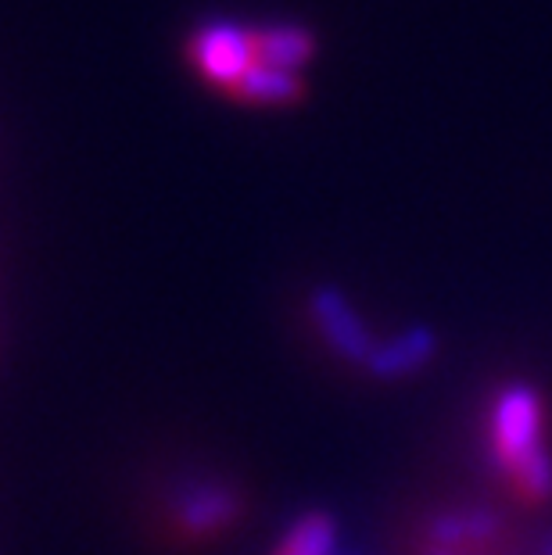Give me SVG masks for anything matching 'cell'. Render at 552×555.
Returning <instances> with one entry per match:
<instances>
[{
    "instance_id": "obj_3",
    "label": "cell",
    "mask_w": 552,
    "mask_h": 555,
    "mask_svg": "<svg viewBox=\"0 0 552 555\" xmlns=\"http://www.w3.org/2000/svg\"><path fill=\"white\" fill-rule=\"evenodd\" d=\"M312 315H316V326H320V334L331 340V348L337 351V356L370 365L377 345L370 340L367 326L359 323L356 309H351V305L341 298L337 291H320V294H316V298H312Z\"/></svg>"
},
{
    "instance_id": "obj_5",
    "label": "cell",
    "mask_w": 552,
    "mask_h": 555,
    "mask_svg": "<svg viewBox=\"0 0 552 555\" xmlns=\"http://www.w3.org/2000/svg\"><path fill=\"white\" fill-rule=\"evenodd\" d=\"M269 555H348L341 548V530L331 513H305L291 524Z\"/></svg>"
},
{
    "instance_id": "obj_6",
    "label": "cell",
    "mask_w": 552,
    "mask_h": 555,
    "mask_svg": "<svg viewBox=\"0 0 552 555\" xmlns=\"http://www.w3.org/2000/svg\"><path fill=\"white\" fill-rule=\"evenodd\" d=\"M431 356H434V337L427 330H409V334L391 337L387 345L373 351L367 370L373 376H381V380H398V376H409L413 370H420Z\"/></svg>"
},
{
    "instance_id": "obj_1",
    "label": "cell",
    "mask_w": 552,
    "mask_h": 555,
    "mask_svg": "<svg viewBox=\"0 0 552 555\" xmlns=\"http://www.w3.org/2000/svg\"><path fill=\"white\" fill-rule=\"evenodd\" d=\"M191 65L241 104H291L301 98V65L312 40L295 26H205L187 47Z\"/></svg>"
},
{
    "instance_id": "obj_2",
    "label": "cell",
    "mask_w": 552,
    "mask_h": 555,
    "mask_svg": "<svg viewBox=\"0 0 552 555\" xmlns=\"http://www.w3.org/2000/svg\"><path fill=\"white\" fill-rule=\"evenodd\" d=\"M542 420V398L527 384L502 387L488 412V455L524 502H545L552 494V455Z\"/></svg>"
},
{
    "instance_id": "obj_4",
    "label": "cell",
    "mask_w": 552,
    "mask_h": 555,
    "mask_svg": "<svg viewBox=\"0 0 552 555\" xmlns=\"http://www.w3.org/2000/svg\"><path fill=\"white\" fill-rule=\"evenodd\" d=\"M176 527L191 538H208L216 530L230 527L238 516V494L219 483H194L176 499Z\"/></svg>"
}]
</instances>
